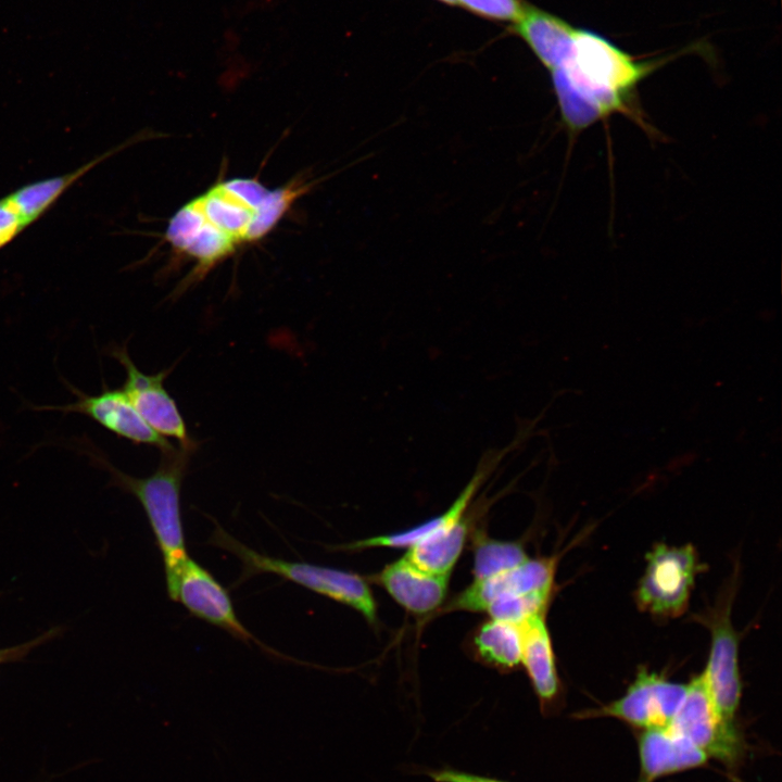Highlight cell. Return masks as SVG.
<instances>
[{
    "instance_id": "17",
    "label": "cell",
    "mask_w": 782,
    "mask_h": 782,
    "mask_svg": "<svg viewBox=\"0 0 782 782\" xmlns=\"http://www.w3.org/2000/svg\"><path fill=\"white\" fill-rule=\"evenodd\" d=\"M112 153L114 150L71 173L27 184L4 198L28 226L46 213L74 182Z\"/></svg>"
},
{
    "instance_id": "2",
    "label": "cell",
    "mask_w": 782,
    "mask_h": 782,
    "mask_svg": "<svg viewBox=\"0 0 782 782\" xmlns=\"http://www.w3.org/2000/svg\"><path fill=\"white\" fill-rule=\"evenodd\" d=\"M195 449L180 444L162 452L156 470L144 478L127 475L103 457L93 458L110 472L115 487L134 495L142 505L163 557L167 593L188 558L180 515V491L191 454Z\"/></svg>"
},
{
    "instance_id": "25",
    "label": "cell",
    "mask_w": 782,
    "mask_h": 782,
    "mask_svg": "<svg viewBox=\"0 0 782 782\" xmlns=\"http://www.w3.org/2000/svg\"><path fill=\"white\" fill-rule=\"evenodd\" d=\"M438 1H440V2H443V3H445V4H449V5H451V0H438Z\"/></svg>"
},
{
    "instance_id": "7",
    "label": "cell",
    "mask_w": 782,
    "mask_h": 782,
    "mask_svg": "<svg viewBox=\"0 0 782 782\" xmlns=\"http://www.w3.org/2000/svg\"><path fill=\"white\" fill-rule=\"evenodd\" d=\"M685 691L686 684L670 681L642 667L621 697L598 708L580 711L578 717L617 718L642 731L663 728L671 722Z\"/></svg>"
},
{
    "instance_id": "20",
    "label": "cell",
    "mask_w": 782,
    "mask_h": 782,
    "mask_svg": "<svg viewBox=\"0 0 782 782\" xmlns=\"http://www.w3.org/2000/svg\"><path fill=\"white\" fill-rule=\"evenodd\" d=\"M528 558L521 544L481 538L474 552L475 580H483L517 567Z\"/></svg>"
},
{
    "instance_id": "4",
    "label": "cell",
    "mask_w": 782,
    "mask_h": 782,
    "mask_svg": "<svg viewBox=\"0 0 782 782\" xmlns=\"http://www.w3.org/2000/svg\"><path fill=\"white\" fill-rule=\"evenodd\" d=\"M703 570L693 545L655 544L646 554V567L634 592L638 607L658 618L681 616Z\"/></svg>"
},
{
    "instance_id": "15",
    "label": "cell",
    "mask_w": 782,
    "mask_h": 782,
    "mask_svg": "<svg viewBox=\"0 0 782 782\" xmlns=\"http://www.w3.org/2000/svg\"><path fill=\"white\" fill-rule=\"evenodd\" d=\"M513 24L514 31L551 72L560 68L569 60L577 29L560 17L524 4L519 17Z\"/></svg>"
},
{
    "instance_id": "1",
    "label": "cell",
    "mask_w": 782,
    "mask_h": 782,
    "mask_svg": "<svg viewBox=\"0 0 782 782\" xmlns=\"http://www.w3.org/2000/svg\"><path fill=\"white\" fill-rule=\"evenodd\" d=\"M310 186L298 177L276 189L254 178L218 181L174 214L165 239L195 261L199 279L240 245L264 238Z\"/></svg>"
},
{
    "instance_id": "16",
    "label": "cell",
    "mask_w": 782,
    "mask_h": 782,
    "mask_svg": "<svg viewBox=\"0 0 782 782\" xmlns=\"http://www.w3.org/2000/svg\"><path fill=\"white\" fill-rule=\"evenodd\" d=\"M484 475L478 471L465 487L452 505L442 514L404 531L376 535L338 546V550L358 551L370 547H405L411 546L442 531L447 526L465 516V512L481 484Z\"/></svg>"
},
{
    "instance_id": "18",
    "label": "cell",
    "mask_w": 782,
    "mask_h": 782,
    "mask_svg": "<svg viewBox=\"0 0 782 782\" xmlns=\"http://www.w3.org/2000/svg\"><path fill=\"white\" fill-rule=\"evenodd\" d=\"M468 533L465 516L442 531L407 548L404 557L424 571L450 576Z\"/></svg>"
},
{
    "instance_id": "5",
    "label": "cell",
    "mask_w": 782,
    "mask_h": 782,
    "mask_svg": "<svg viewBox=\"0 0 782 782\" xmlns=\"http://www.w3.org/2000/svg\"><path fill=\"white\" fill-rule=\"evenodd\" d=\"M720 598L714 608L696 616L711 634L710 653L706 669L702 672L708 693L719 715L735 723L740 706L742 683L739 669V634L731 619V593Z\"/></svg>"
},
{
    "instance_id": "14",
    "label": "cell",
    "mask_w": 782,
    "mask_h": 782,
    "mask_svg": "<svg viewBox=\"0 0 782 782\" xmlns=\"http://www.w3.org/2000/svg\"><path fill=\"white\" fill-rule=\"evenodd\" d=\"M377 581L403 608L424 615L442 604L449 576L424 571L403 556L386 566L377 576Z\"/></svg>"
},
{
    "instance_id": "19",
    "label": "cell",
    "mask_w": 782,
    "mask_h": 782,
    "mask_svg": "<svg viewBox=\"0 0 782 782\" xmlns=\"http://www.w3.org/2000/svg\"><path fill=\"white\" fill-rule=\"evenodd\" d=\"M479 658L503 670L521 664V632L519 625L490 619L483 622L472 638Z\"/></svg>"
},
{
    "instance_id": "23",
    "label": "cell",
    "mask_w": 782,
    "mask_h": 782,
    "mask_svg": "<svg viewBox=\"0 0 782 782\" xmlns=\"http://www.w3.org/2000/svg\"><path fill=\"white\" fill-rule=\"evenodd\" d=\"M434 782H506L499 779L477 775L453 768L425 770L424 772Z\"/></svg>"
},
{
    "instance_id": "26",
    "label": "cell",
    "mask_w": 782,
    "mask_h": 782,
    "mask_svg": "<svg viewBox=\"0 0 782 782\" xmlns=\"http://www.w3.org/2000/svg\"><path fill=\"white\" fill-rule=\"evenodd\" d=\"M639 782H645L644 780L640 779Z\"/></svg>"
},
{
    "instance_id": "22",
    "label": "cell",
    "mask_w": 782,
    "mask_h": 782,
    "mask_svg": "<svg viewBox=\"0 0 782 782\" xmlns=\"http://www.w3.org/2000/svg\"><path fill=\"white\" fill-rule=\"evenodd\" d=\"M25 227L27 226L5 198L0 199V249L10 243Z\"/></svg>"
},
{
    "instance_id": "12",
    "label": "cell",
    "mask_w": 782,
    "mask_h": 782,
    "mask_svg": "<svg viewBox=\"0 0 782 782\" xmlns=\"http://www.w3.org/2000/svg\"><path fill=\"white\" fill-rule=\"evenodd\" d=\"M641 778L645 782L705 765L709 757L669 726L643 730L639 736Z\"/></svg>"
},
{
    "instance_id": "10",
    "label": "cell",
    "mask_w": 782,
    "mask_h": 782,
    "mask_svg": "<svg viewBox=\"0 0 782 782\" xmlns=\"http://www.w3.org/2000/svg\"><path fill=\"white\" fill-rule=\"evenodd\" d=\"M556 573L555 557L527 558L524 563L502 573L474 582L458 594L449 609L484 611L499 598L528 594L550 595Z\"/></svg>"
},
{
    "instance_id": "8",
    "label": "cell",
    "mask_w": 782,
    "mask_h": 782,
    "mask_svg": "<svg viewBox=\"0 0 782 782\" xmlns=\"http://www.w3.org/2000/svg\"><path fill=\"white\" fill-rule=\"evenodd\" d=\"M111 355L125 369L126 378L122 389L142 419L162 437L176 439L185 447L197 449L198 444L190 438L175 400L164 387V380L173 367L156 374H146L133 362L126 345H115L111 349Z\"/></svg>"
},
{
    "instance_id": "21",
    "label": "cell",
    "mask_w": 782,
    "mask_h": 782,
    "mask_svg": "<svg viewBox=\"0 0 782 782\" xmlns=\"http://www.w3.org/2000/svg\"><path fill=\"white\" fill-rule=\"evenodd\" d=\"M451 5L462 7L484 18L512 23L524 8L519 0H451Z\"/></svg>"
},
{
    "instance_id": "6",
    "label": "cell",
    "mask_w": 782,
    "mask_h": 782,
    "mask_svg": "<svg viewBox=\"0 0 782 782\" xmlns=\"http://www.w3.org/2000/svg\"><path fill=\"white\" fill-rule=\"evenodd\" d=\"M668 726L692 741L709 758L724 765H736L743 755L744 743L736 724L727 722L719 715L702 673L686 684L684 697Z\"/></svg>"
},
{
    "instance_id": "9",
    "label": "cell",
    "mask_w": 782,
    "mask_h": 782,
    "mask_svg": "<svg viewBox=\"0 0 782 782\" xmlns=\"http://www.w3.org/2000/svg\"><path fill=\"white\" fill-rule=\"evenodd\" d=\"M168 596L181 603L194 617L227 631L232 636L261 645L238 619L223 585L201 565L187 558Z\"/></svg>"
},
{
    "instance_id": "11",
    "label": "cell",
    "mask_w": 782,
    "mask_h": 782,
    "mask_svg": "<svg viewBox=\"0 0 782 782\" xmlns=\"http://www.w3.org/2000/svg\"><path fill=\"white\" fill-rule=\"evenodd\" d=\"M75 393L76 400L72 403L40 408L86 415L114 434L136 444L154 446L161 451L173 445L142 419L122 388H104L94 395Z\"/></svg>"
},
{
    "instance_id": "13",
    "label": "cell",
    "mask_w": 782,
    "mask_h": 782,
    "mask_svg": "<svg viewBox=\"0 0 782 782\" xmlns=\"http://www.w3.org/2000/svg\"><path fill=\"white\" fill-rule=\"evenodd\" d=\"M521 632V664L539 698L544 714L555 709L562 696L555 655L544 614L519 625Z\"/></svg>"
},
{
    "instance_id": "3",
    "label": "cell",
    "mask_w": 782,
    "mask_h": 782,
    "mask_svg": "<svg viewBox=\"0 0 782 782\" xmlns=\"http://www.w3.org/2000/svg\"><path fill=\"white\" fill-rule=\"evenodd\" d=\"M209 543L228 551L241 562L242 572L238 583H242L255 575L274 573L350 606L371 623L377 619V605L371 590L365 579L356 573L269 557L248 547L227 533L219 525H216Z\"/></svg>"
},
{
    "instance_id": "24",
    "label": "cell",
    "mask_w": 782,
    "mask_h": 782,
    "mask_svg": "<svg viewBox=\"0 0 782 782\" xmlns=\"http://www.w3.org/2000/svg\"><path fill=\"white\" fill-rule=\"evenodd\" d=\"M52 635H53V631H50L30 642H27V643H24V644H21L17 646H12V647L0 649V665L8 663V661H14V660L23 658L30 649H33L38 644L42 643V641L48 640Z\"/></svg>"
}]
</instances>
